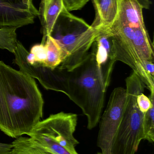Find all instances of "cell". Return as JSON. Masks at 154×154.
<instances>
[{
  "label": "cell",
  "instance_id": "cell-11",
  "mask_svg": "<svg viewBox=\"0 0 154 154\" xmlns=\"http://www.w3.org/2000/svg\"><path fill=\"white\" fill-rule=\"evenodd\" d=\"M143 9L137 0H120L119 11L113 24L145 27Z\"/></svg>",
  "mask_w": 154,
  "mask_h": 154
},
{
  "label": "cell",
  "instance_id": "cell-2",
  "mask_svg": "<svg viewBox=\"0 0 154 154\" xmlns=\"http://www.w3.org/2000/svg\"><path fill=\"white\" fill-rule=\"evenodd\" d=\"M106 91L103 78L92 51L88 53L78 66L67 71L68 96L79 107L87 118V128H95L99 123Z\"/></svg>",
  "mask_w": 154,
  "mask_h": 154
},
{
  "label": "cell",
  "instance_id": "cell-9",
  "mask_svg": "<svg viewBox=\"0 0 154 154\" xmlns=\"http://www.w3.org/2000/svg\"><path fill=\"white\" fill-rule=\"evenodd\" d=\"M91 48V51L95 55L103 78L105 89L107 91L110 84L112 72L116 62L113 52L111 38L106 33L99 31Z\"/></svg>",
  "mask_w": 154,
  "mask_h": 154
},
{
  "label": "cell",
  "instance_id": "cell-15",
  "mask_svg": "<svg viewBox=\"0 0 154 154\" xmlns=\"http://www.w3.org/2000/svg\"><path fill=\"white\" fill-rule=\"evenodd\" d=\"M11 154H52L44 151L33 143L30 137H20L12 143Z\"/></svg>",
  "mask_w": 154,
  "mask_h": 154
},
{
  "label": "cell",
  "instance_id": "cell-19",
  "mask_svg": "<svg viewBox=\"0 0 154 154\" xmlns=\"http://www.w3.org/2000/svg\"><path fill=\"white\" fill-rule=\"evenodd\" d=\"M90 0H62L64 9L67 11L80 10Z\"/></svg>",
  "mask_w": 154,
  "mask_h": 154
},
{
  "label": "cell",
  "instance_id": "cell-14",
  "mask_svg": "<svg viewBox=\"0 0 154 154\" xmlns=\"http://www.w3.org/2000/svg\"><path fill=\"white\" fill-rule=\"evenodd\" d=\"M30 140L33 143L39 147L52 154H72L68 150L52 142L48 137L36 134H28Z\"/></svg>",
  "mask_w": 154,
  "mask_h": 154
},
{
  "label": "cell",
  "instance_id": "cell-20",
  "mask_svg": "<svg viewBox=\"0 0 154 154\" xmlns=\"http://www.w3.org/2000/svg\"><path fill=\"white\" fill-rule=\"evenodd\" d=\"M13 145L12 143H0V154H11Z\"/></svg>",
  "mask_w": 154,
  "mask_h": 154
},
{
  "label": "cell",
  "instance_id": "cell-8",
  "mask_svg": "<svg viewBox=\"0 0 154 154\" xmlns=\"http://www.w3.org/2000/svg\"><path fill=\"white\" fill-rule=\"evenodd\" d=\"M39 12L33 0H0V28H15L32 24Z\"/></svg>",
  "mask_w": 154,
  "mask_h": 154
},
{
  "label": "cell",
  "instance_id": "cell-22",
  "mask_svg": "<svg viewBox=\"0 0 154 154\" xmlns=\"http://www.w3.org/2000/svg\"><path fill=\"white\" fill-rule=\"evenodd\" d=\"M52 0H41L40 4L39 10H38V12H39L38 16H39V14H41L42 13L45 7L47 6V5L49 4V3Z\"/></svg>",
  "mask_w": 154,
  "mask_h": 154
},
{
  "label": "cell",
  "instance_id": "cell-17",
  "mask_svg": "<svg viewBox=\"0 0 154 154\" xmlns=\"http://www.w3.org/2000/svg\"><path fill=\"white\" fill-rule=\"evenodd\" d=\"M144 140L149 143L154 142V105L146 113H144L143 120Z\"/></svg>",
  "mask_w": 154,
  "mask_h": 154
},
{
  "label": "cell",
  "instance_id": "cell-23",
  "mask_svg": "<svg viewBox=\"0 0 154 154\" xmlns=\"http://www.w3.org/2000/svg\"><path fill=\"white\" fill-rule=\"evenodd\" d=\"M139 3L143 6V9H148L151 4V2L149 0H137Z\"/></svg>",
  "mask_w": 154,
  "mask_h": 154
},
{
  "label": "cell",
  "instance_id": "cell-3",
  "mask_svg": "<svg viewBox=\"0 0 154 154\" xmlns=\"http://www.w3.org/2000/svg\"><path fill=\"white\" fill-rule=\"evenodd\" d=\"M126 98L123 118L112 146V154H135L144 140V113L137 106V99L146 88L135 73L126 79Z\"/></svg>",
  "mask_w": 154,
  "mask_h": 154
},
{
  "label": "cell",
  "instance_id": "cell-12",
  "mask_svg": "<svg viewBox=\"0 0 154 154\" xmlns=\"http://www.w3.org/2000/svg\"><path fill=\"white\" fill-rule=\"evenodd\" d=\"M64 9L62 0H52L42 13L38 16L42 26L43 34L41 44L44 45L47 37L51 35L59 16Z\"/></svg>",
  "mask_w": 154,
  "mask_h": 154
},
{
  "label": "cell",
  "instance_id": "cell-21",
  "mask_svg": "<svg viewBox=\"0 0 154 154\" xmlns=\"http://www.w3.org/2000/svg\"><path fill=\"white\" fill-rule=\"evenodd\" d=\"M146 69L148 74L154 78V62H147L145 65Z\"/></svg>",
  "mask_w": 154,
  "mask_h": 154
},
{
  "label": "cell",
  "instance_id": "cell-10",
  "mask_svg": "<svg viewBox=\"0 0 154 154\" xmlns=\"http://www.w3.org/2000/svg\"><path fill=\"white\" fill-rule=\"evenodd\" d=\"M96 17L91 26L98 30L110 27L119 11L120 0H93Z\"/></svg>",
  "mask_w": 154,
  "mask_h": 154
},
{
  "label": "cell",
  "instance_id": "cell-18",
  "mask_svg": "<svg viewBox=\"0 0 154 154\" xmlns=\"http://www.w3.org/2000/svg\"><path fill=\"white\" fill-rule=\"evenodd\" d=\"M137 101L140 111L146 113L154 105V95L150 94L148 97L144 93H140L137 96Z\"/></svg>",
  "mask_w": 154,
  "mask_h": 154
},
{
  "label": "cell",
  "instance_id": "cell-24",
  "mask_svg": "<svg viewBox=\"0 0 154 154\" xmlns=\"http://www.w3.org/2000/svg\"><path fill=\"white\" fill-rule=\"evenodd\" d=\"M96 154H102V153L101 152H98Z\"/></svg>",
  "mask_w": 154,
  "mask_h": 154
},
{
  "label": "cell",
  "instance_id": "cell-5",
  "mask_svg": "<svg viewBox=\"0 0 154 154\" xmlns=\"http://www.w3.org/2000/svg\"><path fill=\"white\" fill-rule=\"evenodd\" d=\"M128 25L113 24L101 31L110 36L116 61L129 66L145 87L154 94V78L146 69V63L140 56L135 43V28Z\"/></svg>",
  "mask_w": 154,
  "mask_h": 154
},
{
  "label": "cell",
  "instance_id": "cell-7",
  "mask_svg": "<svg viewBox=\"0 0 154 154\" xmlns=\"http://www.w3.org/2000/svg\"><path fill=\"white\" fill-rule=\"evenodd\" d=\"M126 98V91L123 88L113 90L106 109L99 120L97 146L102 154H112V146L121 123Z\"/></svg>",
  "mask_w": 154,
  "mask_h": 154
},
{
  "label": "cell",
  "instance_id": "cell-16",
  "mask_svg": "<svg viewBox=\"0 0 154 154\" xmlns=\"http://www.w3.org/2000/svg\"><path fill=\"white\" fill-rule=\"evenodd\" d=\"M15 28H0V49L13 54L18 40Z\"/></svg>",
  "mask_w": 154,
  "mask_h": 154
},
{
  "label": "cell",
  "instance_id": "cell-13",
  "mask_svg": "<svg viewBox=\"0 0 154 154\" xmlns=\"http://www.w3.org/2000/svg\"><path fill=\"white\" fill-rule=\"evenodd\" d=\"M47 50V58L45 66L54 69L59 66L63 61L62 51L58 44L51 36H49L44 44Z\"/></svg>",
  "mask_w": 154,
  "mask_h": 154
},
{
  "label": "cell",
  "instance_id": "cell-4",
  "mask_svg": "<svg viewBox=\"0 0 154 154\" xmlns=\"http://www.w3.org/2000/svg\"><path fill=\"white\" fill-rule=\"evenodd\" d=\"M99 33L85 22L69 27L58 17L50 35L62 51L63 61L58 67L68 71L77 67L86 57Z\"/></svg>",
  "mask_w": 154,
  "mask_h": 154
},
{
  "label": "cell",
  "instance_id": "cell-6",
  "mask_svg": "<svg viewBox=\"0 0 154 154\" xmlns=\"http://www.w3.org/2000/svg\"><path fill=\"white\" fill-rule=\"evenodd\" d=\"M77 120V114L73 113L61 112L52 114L41 120L29 134L42 135L71 153L79 154L75 147L79 143L74 136Z\"/></svg>",
  "mask_w": 154,
  "mask_h": 154
},
{
  "label": "cell",
  "instance_id": "cell-1",
  "mask_svg": "<svg viewBox=\"0 0 154 154\" xmlns=\"http://www.w3.org/2000/svg\"><path fill=\"white\" fill-rule=\"evenodd\" d=\"M43 105L34 79L0 60V130L15 139L27 135L42 118Z\"/></svg>",
  "mask_w": 154,
  "mask_h": 154
}]
</instances>
